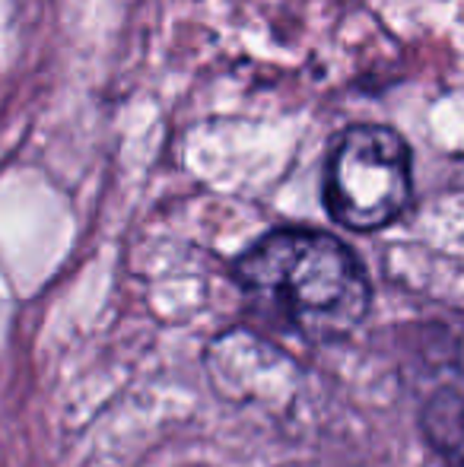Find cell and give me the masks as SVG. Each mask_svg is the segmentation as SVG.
Here are the masks:
<instances>
[{"label": "cell", "instance_id": "6da1fadb", "mask_svg": "<svg viewBox=\"0 0 464 467\" xmlns=\"http://www.w3.org/2000/svg\"><path fill=\"white\" fill-rule=\"evenodd\" d=\"M235 280L264 318L315 344L356 331L372 302L356 254L315 229L267 233L235 261Z\"/></svg>", "mask_w": 464, "mask_h": 467}, {"label": "cell", "instance_id": "7a4b0ae2", "mask_svg": "<svg viewBox=\"0 0 464 467\" xmlns=\"http://www.w3.org/2000/svg\"><path fill=\"white\" fill-rule=\"evenodd\" d=\"M414 194L410 150L388 124H350L341 130L325 169V207L353 233H376L407 210Z\"/></svg>", "mask_w": 464, "mask_h": 467}]
</instances>
